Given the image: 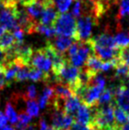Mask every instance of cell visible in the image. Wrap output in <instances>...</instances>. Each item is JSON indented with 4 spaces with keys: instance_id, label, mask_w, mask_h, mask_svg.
<instances>
[{
    "instance_id": "cell-1",
    "label": "cell",
    "mask_w": 129,
    "mask_h": 130,
    "mask_svg": "<svg viewBox=\"0 0 129 130\" xmlns=\"http://www.w3.org/2000/svg\"><path fill=\"white\" fill-rule=\"evenodd\" d=\"M54 28L59 36L73 37L76 34L75 18L71 13H61L53 25Z\"/></svg>"
},
{
    "instance_id": "cell-2",
    "label": "cell",
    "mask_w": 129,
    "mask_h": 130,
    "mask_svg": "<svg viewBox=\"0 0 129 130\" xmlns=\"http://www.w3.org/2000/svg\"><path fill=\"white\" fill-rule=\"evenodd\" d=\"M17 4L12 3L3 5L0 11V26L6 31H14L17 28H21L17 22Z\"/></svg>"
},
{
    "instance_id": "cell-3",
    "label": "cell",
    "mask_w": 129,
    "mask_h": 130,
    "mask_svg": "<svg viewBox=\"0 0 129 130\" xmlns=\"http://www.w3.org/2000/svg\"><path fill=\"white\" fill-rule=\"evenodd\" d=\"M97 20L92 15H82L76 22V34L74 39L76 42H84L90 39L92 29Z\"/></svg>"
},
{
    "instance_id": "cell-4",
    "label": "cell",
    "mask_w": 129,
    "mask_h": 130,
    "mask_svg": "<svg viewBox=\"0 0 129 130\" xmlns=\"http://www.w3.org/2000/svg\"><path fill=\"white\" fill-rule=\"evenodd\" d=\"M79 50L74 54L72 57L68 58V62L72 66L75 67H83L84 64H86V61L90 56L94 55V46H93V42H92L91 38L87 41L84 42H79Z\"/></svg>"
},
{
    "instance_id": "cell-5",
    "label": "cell",
    "mask_w": 129,
    "mask_h": 130,
    "mask_svg": "<svg viewBox=\"0 0 129 130\" xmlns=\"http://www.w3.org/2000/svg\"><path fill=\"white\" fill-rule=\"evenodd\" d=\"M50 119H51V127L59 130H67L75 123L74 117L72 115L66 114L62 110L57 108H53Z\"/></svg>"
},
{
    "instance_id": "cell-6",
    "label": "cell",
    "mask_w": 129,
    "mask_h": 130,
    "mask_svg": "<svg viewBox=\"0 0 129 130\" xmlns=\"http://www.w3.org/2000/svg\"><path fill=\"white\" fill-rule=\"evenodd\" d=\"M29 66L38 70L44 72L45 74H50V71L52 68L51 60L44 53L43 49L37 50L34 53H33L31 59L29 62Z\"/></svg>"
},
{
    "instance_id": "cell-7",
    "label": "cell",
    "mask_w": 129,
    "mask_h": 130,
    "mask_svg": "<svg viewBox=\"0 0 129 130\" xmlns=\"http://www.w3.org/2000/svg\"><path fill=\"white\" fill-rule=\"evenodd\" d=\"M94 107H89L84 104H81L75 114L73 115L74 120L76 123L83 126L91 125L92 118H93Z\"/></svg>"
},
{
    "instance_id": "cell-8",
    "label": "cell",
    "mask_w": 129,
    "mask_h": 130,
    "mask_svg": "<svg viewBox=\"0 0 129 130\" xmlns=\"http://www.w3.org/2000/svg\"><path fill=\"white\" fill-rule=\"evenodd\" d=\"M55 4L52 5H49L47 6L44 7L43 13L40 18V24L44 25V26H49L52 27L55 23V21H57L58 17H59V12L54 6Z\"/></svg>"
},
{
    "instance_id": "cell-9",
    "label": "cell",
    "mask_w": 129,
    "mask_h": 130,
    "mask_svg": "<svg viewBox=\"0 0 129 130\" xmlns=\"http://www.w3.org/2000/svg\"><path fill=\"white\" fill-rule=\"evenodd\" d=\"M93 46H94V53H95V55L98 58H100L103 62L110 61V60L117 58L119 56V49H120V48H116V49L106 48V47H101L94 44Z\"/></svg>"
},
{
    "instance_id": "cell-10",
    "label": "cell",
    "mask_w": 129,
    "mask_h": 130,
    "mask_svg": "<svg viewBox=\"0 0 129 130\" xmlns=\"http://www.w3.org/2000/svg\"><path fill=\"white\" fill-rule=\"evenodd\" d=\"M24 8L26 10L27 13L30 16V18L34 21H39L40 18H41L42 13L44 10V5L37 0H33L27 5H25Z\"/></svg>"
},
{
    "instance_id": "cell-11",
    "label": "cell",
    "mask_w": 129,
    "mask_h": 130,
    "mask_svg": "<svg viewBox=\"0 0 129 130\" xmlns=\"http://www.w3.org/2000/svg\"><path fill=\"white\" fill-rule=\"evenodd\" d=\"M75 39L73 37H69V36H59L55 38L53 43H51L56 51H58L61 54H65V52L68 51L70 46L74 43Z\"/></svg>"
},
{
    "instance_id": "cell-12",
    "label": "cell",
    "mask_w": 129,
    "mask_h": 130,
    "mask_svg": "<svg viewBox=\"0 0 129 130\" xmlns=\"http://www.w3.org/2000/svg\"><path fill=\"white\" fill-rule=\"evenodd\" d=\"M94 45H97V46L101 47H106V48H112V49H116L119 47L116 45L115 40L114 37L112 36L108 33H103V34L97 36V37L92 39Z\"/></svg>"
},
{
    "instance_id": "cell-13",
    "label": "cell",
    "mask_w": 129,
    "mask_h": 130,
    "mask_svg": "<svg viewBox=\"0 0 129 130\" xmlns=\"http://www.w3.org/2000/svg\"><path fill=\"white\" fill-rule=\"evenodd\" d=\"M54 96H55V93H54V89L52 86H46L43 89V93L39 96L38 99V104L41 109H45L50 102H52Z\"/></svg>"
},
{
    "instance_id": "cell-14",
    "label": "cell",
    "mask_w": 129,
    "mask_h": 130,
    "mask_svg": "<svg viewBox=\"0 0 129 130\" xmlns=\"http://www.w3.org/2000/svg\"><path fill=\"white\" fill-rule=\"evenodd\" d=\"M16 43V40L11 31H5L0 38V49L7 52Z\"/></svg>"
},
{
    "instance_id": "cell-15",
    "label": "cell",
    "mask_w": 129,
    "mask_h": 130,
    "mask_svg": "<svg viewBox=\"0 0 129 130\" xmlns=\"http://www.w3.org/2000/svg\"><path fill=\"white\" fill-rule=\"evenodd\" d=\"M103 61L98 58L95 54L90 56L86 61V68L94 75H97L99 71H101V67Z\"/></svg>"
},
{
    "instance_id": "cell-16",
    "label": "cell",
    "mask_w": 129,
    "mask_h": 130,
    "mask_svg": "<svg viewBox=\"0 0 129 130\" xmlns=\"http://www.w3.org/2000/svg\"><path fill=\"white\" fill-rule=\"evenodd\" d=\"M114 121L118 127L126 124L128 122V115L121 107L116 104L114 106Z\"/></svg>"
},
{
    "instance_id": "cell-17",
    "label": "cell",
    "mask_w": 129,
    "mask_h": 130,
    "mask_svg": "<svg viewBox=\"0 0 129 130\" xmlns=\"http://www.w3.org/2000/svg\"><path fill=\"white\" fill-rule=\"evenodd\" d=\"M24 100L26 102V112L31 117L39 116L40 107L38 102L34 99H27V98H24Z\"/></svg>"
},
{
    "instance_id": "cell-18",
    "label": "cell",
    "mask_w": 129,
    "mask_h": 130,
    "mask_svg": "<svg viewBox=\"0 0 129 130\" xmlns=\"http://www.w3.org/2000/svg\"><path fill=\"white\" fill-rule=\"evenodd\" d=\"M5 116L12 125H16L18 122V114L12 102H8L5 105Z\"/></svg>"
},
{
    "instance_id": "cell-19",
    "label": "cell",
    "mask_w": 129,
    "mask_h": 130,
    "mask_svg": "<svg viewBox=\"0 0 129 130\" xmlns=\"http://www.w3.org/2000/svg\"><path fill=\"white\" fill-rule=\"evenodd\" d=\"M50 78V74H45L44 72L41 70H38L34 67H30L28 79L33 82H39V80H46Z\"/></svg>"
},
{
    "instance_id": "cell-20",
    "label": "cell",
    "mask_w": 129,
    "mask_h": 130,
    "mask_svg": "<svg viewBox=\"0 0 129 130\" xmlns=\"http://www.w3.org/2000/svg\"><path fill=\"white\" fill-rule=\"evenodd\" d=\"M116 45L119 48L129 46V33L125 31H119L114 37Z\"/></svg>"
},
{
    "instance_id": "cell-21",
    "label": "cell",
    "mask_w": 129,
    "mask_h": 130,
    "mask_svg": "<svg viewBox=\"0 0 129 130\" xmlns=\"http://www.w3.org/2000/svg\"><path fill=\"white\" fill-rule=\"evenodd\" d=\"M34 32L40 33V34L43 35L48 38H52L57 35L54 27L44 26V25L42 24H36L35 27H34Z\"/></svg>"
},
{
    "instance_id": "cell-22",
    "label": "cell",
    "mask_w": 129,
    "mask_h": 130,
    "mask_svg": "<svg viewBox=\"0 0 129 130\" xmlns=\"http://www.w3.org/2000/svg\"><path fill=\"white\" fill-rule=\"evenodd\" d=\"M32 120V117L28 115L26 111H22L18 116V122L16 123V130H21L23 127L29 125Z\"/></svg>"
},
{
    "instance_id": "cell-23",
    "label": "cell",
    "mask_w": 129,
    "mask_h": 130,
    "mask_svg": "<svg viewBox=\"0 0 129 130\" xmlns=\"http://www.w3.org/2000/svg\"><path fill=\"white\" fill-rule=\"evenodd\" d=\"M114 98L113 91L112 89H107L105 90H103L102 92V94L100 95L99 99H98L97 106L99 105H104L107 104H110L112 102V99Z\"/></svg>"
},
{
    "instance_id": "cell-24",
    "label": "cell",
    "mask_w": 129,
    "mask_h": 130,
    "mask_svg": "<svg viewBox=\"0 0 129 130\" xmlns=\"http://www.w3.org/2000/svg\"><path fill=\"white\" fill-rule=\"evenodd\" d=\"M116 68V73H115V77L118 79H121L124 80L126 79V76L129 74V67L126 66L124 64L119 63Z\"/></svg>"
},
{
    "instance_id": "cell-25",
    "label": "cell",
    "mask_w": 129,
    "mask_h": 130,
    "mask_svg": "<svg viewBox=\"0 0 129 130\" xmlns=\"http://www.w3.org/2000/svg\"><path fill=\"white\" fill-rule=\"evenodd\" d=\"M72 2L73 0H55L54 4H56L58 12L60 13H66Z\"/></svg>"
},
{
    "instance_id": "cell-26",
    "label": "cell",
    "mask_w": 129,
    "mask_h": 130,
    "mask_svg": "<svg viewBox=\"0 0 129 130\" xmlns=\"http://www.w3.org/2000/svg\"><path fill=\"white\" fill-rule=\"evenodd\" d=\"M30 66H24L21 67L17 72V74L15 76V80L17 82H23L28 79V74H29Z\"/></svg>"
},
{
    "instance_id": "cell-27",
    "label": "cell",
    "mask_w": 129,
    "mask_h": 130,
    "mask_svg": "<svg viewBox=\"0 0 129 130\" xmlns=\"http://www.w3.org/2000/svg\"><path fill=\"white\" fill-rule=\"evenodd\" d=\"M118 58L119 60V63L124 64L129 67V46L123 47L119 49V53Z\"/></svg>"
},
{
    "instance_id": "cell-28",
    "label": "cell",
    "mask_w": 129,
    "mask_h": 130,
    "mask_svg": "<svg viewBox=\"0 0 129 130\" xmlns=\"http://www.w3.org/2000/svg\"><path fill=\"white\" fill-rule=\"evenodd\" d=\"M127 15H129V0H120L118 19L120 20Z\"/></svg>"
},
{
    "instance_id": "cell-29",
    "label": "cell",
    "mask_w": 129,
    "mask_h": 130,
    "mask_svg": "<svg viewBox=\"0 0 129 130\" xmlns=\"http://www.w3.org/2000/svg\"><path fill=\"white\" fill-rule=\"evenodd\" d=\"M83 12V3L81 2V0H75L73 5L72 8V15L74 18L79 19L80 17H81Z\"/></svg>"
},
{
    "instance_id": "cell-30",
    "label": "cell",
    "mask_w": 129,
    "mask_h": 130,
    "mask_svg": "<svg viewBox=\"0 0 129 130\" xmlns=\"http://www.w3.org/2000/svg\"><path fill=\"white\" fill-rule=\"evenodd\" d=\"M36 96H37V89L34 85H29L27 88V90L25 94L23 95V98H27V99H34L35 100Z\"/></svg>"
},
{
    "instance_id": "cell-31",
    "label": "cell",
    "mask_w": 129,
    "mask_h": 130,
    "mask_svg": "<svg viewBox=\"0 0 129 130\" xmlns=\"http://www.w3.org/2000/svg\"><path fill=\"white\" fill-rule=\"evenodd\" d=\"M13 36L16 40V43H23V40H24V31L21 28H17L13 31Z\"/></svg>"
},
{
    "instance_id": "cell-32",
    "label": "cell",
    "mask_w": 129,
    "mask_h": 130,
    "mask_svg": "<svg viewBox=\"0 0 129 130\" xmlns=\"http://www.w3.org/2000/svg\"><path fill=\"white\" fill-rule=\"evenodd\" d=\"M67 130H97V129L93 126H83L75 122L72 127H70Z\"/></svg>"
},
{
    "instance_id": "cell-33",
    "label": "cell",
    "mask_w": 129,
    "mask_h": 130,
    "mask_svg": "<svg viewBox=\"0 0 129 130\" xmlns=\"http://www.w3.org/2000/svg\"><path fill=\"white\" fill-rule=\"evenodd\" d=\"M8 122V120H7V117L5 116V114L4 112H2L0 111V127H4L5 126Z\"/></svg>"
},
{
    "instance_id": "cell-34",
    "label": "cell",
    "mask_w": 129,
    "mask_h": 130,
    "mask_svg": "<svg viewBox=\"0 0 129 130\" xmlns=\"http://www.w3.org/2000/svg\"><path fill=\"white\" fill-rule=\"evenodd\" d=\"M6 60V53L0 49V65H3Z\"/></svg>"
},
{
    "instance_id": "cell-35",
    "label": "cell",
    "mask_w": 129,
    "mask_h": 130,
    "mask_svg": "<svg viewBox=\"0 0 129 130\" xmlns=\"http://www.w3.org/2000/svg\"><path fill=\"white\" fill-rule=\"evenodd\" d=\"M21 130H37V126L34 125V124H29V125L23 127Z\"/></svg>"
},
{
    "instance_id": "cell-36",
    "label": "cell",
    "mask_w": 129,
    "mask_h": 130,
    "mask_svg": "<svg viewBox=\"0 0 129 130\" xmlns=\"http://www.w3.org/2000/svg\"><path fill=\"white\" fill-rule=\"evenodd\" d=\"M37 1H39L40 3H42L43 5L45 6H47V5H52V4H54V0H37Z\"/></svg>"
},
{
    "instance_id": "cell-37",
    "label": "cell",
    "mask_w": 129,
    "mask_h": 130,
    "mask_svg": "<svg viewBox=\"0 0 129 130\" xmlns=\"http://www.w3.org/2000/svg\"><path fill=\"white\" fill-rule=\"evenodd\" d=\"M118 130H129V121L126 122V123L124 124V125L118 127Z\"/></svg>"
},
{
    "instance_id": "cell-38",
    "label": "cell",
    "mask_w": 129,
    "mask_h": 130,
    "mask_svg": "<svg viewBox=\"0 0 129 130\" xmlns=\"http://www.w3.org/2000/svg\"><path fill=\"white\" fill-rule=\"evenodd\" d=\"M0 130H16L14 127H12V126H4V127H0Z\"/></svg>"
},
{
    "instance_id": "cell-39",
    "label": "cell",
    "mask_w": 129,
    "mask_h": 130,
    "mask_svg": "<svg viewBox=\"0 0 129 130\" xmlns=\"http://www.w3.org/2000/svg\"><path fill=\"white\" fill-rule=\"evenodd\" d=\"M5 32V29L3 27H1L0 26V38H1V36H2V35L4 34V33Z\"/></svg>"
},
{
    "instance_id": "cell-40",
    "label": "cell",
    "mask_w": 129,
    "mask_h": 130,
    "mask_svg": "<svg viewBox=\"0 0 129 130\" xmlns=\"http://www.w3.org/2000/svg\"><path fill=\"white\" fill-rule=\"evenodd\" d=\"M44 130H59V129H56V128H54V127H48L46 129H44Z\"/></svg>"
},
{
    "instance_id": "cell-41",
    "label": "cell",
    "mask_w": 129,
    "mask_h": 130,
    "mask_svg": "<svg viewBox=\"0 0 129 130\" xmlns=\"http://www.w3.org/2000/svg\"><path fill=\"white\" fill-rule=\"evenodd\" d=\"M91 1H92V0H91Z\"/></svg>"
}]
</instances>
